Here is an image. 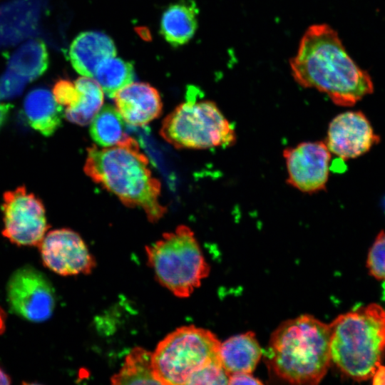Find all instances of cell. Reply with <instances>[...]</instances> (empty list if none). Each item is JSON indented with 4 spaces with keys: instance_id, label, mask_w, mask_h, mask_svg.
Segmentation results:
<instances>
[{
    "instance_id": "6da1fadb",
    "label": "cell",
    "mask_w": 385,
    "mask_h": 385,
    "mask_svg": "<svg viewBox=\"0 0 385 385\" xmlns=\"http://www.w3.org/2000/svg\"><path fill=\"white\" fill-rule=\"evenodd\" d=\"M289 65L299 85L324 93L337 106H353L374 91L370 76L355 63L337 32L326 24L307 29Z\"/></svg>"
},
{
    "instance_id": "7a4b0ae2",
    "label": "cell",
    "mask_w": 385,
    "mask_h": 385,
    "mask_svg": "<svg viewBox=\"0 0 385 385\" xmlns=\"http://www.w3.org/2000/svg\"><path fill=\"white\" fill-rule=\"evenodd\" d=\"M84 171L125 205L143 209L149 221L155 222L165 213L159 200L160 183L153 176L147 156L132 137L111 147L88 148Z\"/></svg>"
},
{
    "instance_id": "3957f363",
    "label": "cell",
    "mask_w": 385,
    "mask_h": 385,
    "mask_svg": "<svg viewBox=\"0 0 385 385\" xmlns=\"http://www.w3.org/2000/svg\"><path fill=\"white\" fill-rule=\"evenodd\" d=\"M331 328L313 316L303 314L282 322L272 333L265 357L281 379L297 384H317L330 366Z\"/></svg>"
},
{
    "instance_id": "277c9868",
    "label": "cell",
    "mask_w": 385,
    "mask_h": 385,
    "mask_svg": "<svg viewBox=\"0 0 385 385\" xmlns=\"http://www.w3.org/2000/svg\"><path fill=\"white\" fill-rule=\"evenodd\" d=\"M329 325L332 361L353 380L372 378L385 355V309L369 304L338 316Z\"/></svg>"
},
{
    "instance_id": "5b68a950",
    "label": "cell",
    "mask_w": 385,
    "mask_h": 385,
    "mask_svg": "<svg viewBox=\"0 0 385 385\" xmlns=\"http://www.w3.org/2000/svg\"><path fill=\"white\" fill-rule=\"evenodd\" d=\"M199 91L189 87L186 100L163 120L160 133L176 148H227L237 140L235 128L211 101L197 100Z\"/></svg>"
},
{
    "instance_id": "8992f818",
    "label": "cell",
    "mask_w": 385,
    "mask_h": 385,
    "mask_svg": "<svg viewBox=\"0 0 385 385\" xmlns=\"http://www.w3.org/2000/svg\"><path fill=\"white\" fill-rule=\"evenodd\" d=\"M145 250L158 282L178 297H189L209 274L198 242L185 225L163 234Z\"/></svg>"
},
{
    "instance_id": "52a82bcc",
    "label": "cell",
    "mask_w": 385,
    "mask_h": 385,
    "mask_svg": "<svg viewBox=\"0 0 385 385\" xmlns=\"http://www.w3.org/2000/svg\"><path fill=\"white\" fill-rule=\"evenodd\" d=\"M220 342L210 331L193 325L176 329L152 353L154 374L160 384H187L195 372L219 359Z\"/></svg>"
},
{
    "instance_id": "ba28073f",
    "label": "cell",
    "mask_w": 385,
    "mask_h": 385,
    "mask_svg": "<svg viewBox=\"0 0 385 385\" xmlns=\"http://www.w3.org/2000/svg\"><path fill=\"white\" fill-rule=\"evenodd\" d=\"M6 292L10 311L27 321H46L54 311L56 297L51 282L43 273L30 265L12 273Z\"/></svg>"
},
{
    "instance_id": "9c48e42d",
    "label": "cell",
    "mask_w": 385,
    "mask_h": 385,
    "mask_svg": "<svg viewBox=\"0 0 385 385\" xmlns=\"http://www.w3.org/2000/svg\"><path fill=\"white\" fill-rule=\"evenodd\" d=\"M2 234L19 246H38L48 225L42 202L24 187L4 195Z\"/></svg>"
},
{
    "instance_id": "30bf717a",
    "label": "cell",
    "mask_w": 385,
    "mask_h": 385,
    "mask_svg": "<svg viewBox=\"0 0 385 385\" xmlns=\"http://www.w3.org/2000/svg\"><path fill=\"white\" fill-rule=\"evenodd\" d=\"M287 183L309 194L326 189L331 152L324 141L303 142L283 150Z\"/></svg>"
},
{
    "instance_id": "8fae6325",
    "label": "cell",
    "mask_w": 385,
    "mask_h": 385,
    "mask_svg": "<svg viewBox=\"0 0 385 385\" xmlns=\"http://www.w3.org/2000/svg\"><path fill=\"white\" fill-rule=\"evenodd\" d=\"M38 247L43 265L59 275L90 274L96 266L81 237L70 229L48 232Z\"/></svg>"
},
{
    "instance_id": "7c38bea8",
    "label": "cell",
    "mask_w": 385,
    "mask_h": 385,
    "mask_svg": "<svg viewBox=\"0 0 385 385\" xmlns=\"http://www.w3.org/2000/svg\"><path fill=\"white\" fill-rule=\"evenodd\" d=\"M380 141L361 111H347L330 122L324 140L328 149L342 160L357 158Z\"/></svg>"
},
{
    "instance_id": "4fadbf2b",
    "label": "cell",
    "mask_w": 385,
    "mask_h": 385,
    "mask_svg": "<svg viewBox=\"0 0 385 385\" xmlns=\"http://www.w3.org/2000/svg\"><path fill=\"white\" fill-rule=\"evenodd\" d=\"M113 98L124 121L131 125H145L162 112L158 91L147 83L132 82L117 91Z\"/></svg>"
},
{
    "instance_id": "5bb4252c",
    "label": "cell",
    "mask_w": 385,
    "mask_h": 385,
    "mask_svg": "<svg viewBox=\"0 0 385 385\" xmlns=\"http://www.w3.org/2000/svg\"><path fill=\"white\" fill-rule=\"evenodd\" d=\"M116 54L115 45L108 36L91 31L79 34L72 41L68 52L75 71L82 76L91 78L101 63Z\"/></svg>"
},
{
    "instance_id": "9a60e30c",
    "label": "cell",
    "mask_w": 385,
    "mask_h": 385,
    "mask_svg": "<svg viewBox=\"0 0 385 385\" xmlns=\"http://www.w3.org/2000/svg\"><path fill=\"white\" fill-rule=\"evenodd\" d=\"M262 355V349L252 332L237 334L220 343L219 359L228 376L252 373Z\"/></svg>"
},
{
    "instance_id": "2e32d148",
    "label": "cell",
    "mask_w": 385,
    "mask_h": 385,
    "mask_svg": "<svg viewBox=\"0 0 385 385\" xmlns=\"http://www.w3.org/2000/svg\"><path fill=\"white\" fill-rule=\"evenodd\" d=\"M24 113L30 126L45 136L52 135L65 115L63 106L44 88L31 91L24 101Z\"/></svg>"
},
{
    "instance_id": "e0dca14e",
    "label": "cell",
    "mask_w": 385,
    "mask_h": 385,
    "mask_svg": "<svg viewBox=\"0 0 385 385\" xmlns=\"http://www.w3.org/2000/svg\"><path fill=\"white\" fill-rule=\"evenodd\" d=\"M198 13V8L192 1L170 5L161 16L160 34L173 46L187 43L196 32Z\"/></svg>"
},
{
    "instance_id": "ac0fdd59",
    "label": "cell",
    "mask_w": 385,
    "mask_h": 385,
    "mask_svg": "<svg viewBox=\"0 0 385 385\" xmlns=\"http://www.w3.org/2000/svg\"><path fill=\"white\" fill-rule=\"evenodd\" d=\"M75 85L79 93L78 101L74 106L66 108L64 116L71 123L86 125L102 108L103 91L91 77L81 76L75 81Z\"/></svg>"
},
{
    "instance_id": "d6986e66",
    "label": "cell",
    "mask_w": 385,
    "mask_h": 385,
    "mask_svg": "<svg viewBox=\"0 0 385 385\" xmlns=\"http://www.w3.org/2000/svg\"><path fill=\"white\" fill-rule=\"evenodd\" d=\"M90 134L103 148L116 145L129 136L125 132L123 118L115 107L108 104L102 106L93 118Z\"/></svg>"
},
{
    "instance_id": "ffe728a7",
    "label": "cell",
    "mask_w": 385,
    "mask_h": 385,
    "mask_svg": "<svg viewBox=\"0 0 385 385\" xmlns=\"http://www.w3.org/2000/svg\"><path fill=\"white\" fill-rule=\"evenodd\" d=\"M111 380L113 384H160L154 374L152 352L142 347L133 348Z\"/></svg>"
},
{
    "instance_id": "44dd1931",
    "label": "cell",
    "mask_w": 385,
    "mask_h": 385,
    "mask_svg": "<svg viewBox=\"0 0 385 385\" xmlns=\"http://www.w3.org/2000/svg\"><path fill=\"white\" fill-rule=\"evenodd\" d=\"M134 68L131 63L115 56L109 58L100 64L93 78L108 97L133 82Z\"/></svg>"
},
{
    "instance_id": "7402d4cb",
    "label": "cell",
    "mask_w": 385,
    "mask_h": 385,
    "mask_svg": "<svg viewBox=\"0 0 385 385\" xmlns=\"http://www.w3.org/2000/svg\"><path fill=\"white\" fill-rule=\"evenodd\" d=\"M48 66V56L44 45L39 41L31 42L21 48L13 57L11 68L25 82L42 73Z\"/></svg>"
},
{
    "instance_id": "603a6c76",
    "label": "cell",
    "mask_w": 385,
    "mask_h": 385,
    "mask_svg": "<svg viewBox=\"0 0 385 385\" xmlns=\"http://www.w3.org/2000/svg\"><path fill=\"white\" fill-rule=\"evenodd\" d=\"M366 267L376 279L385 281V232L376 235L368 252Z\"/></svg>"
},
{
    "instance_id": "cb8c5ba5",
    "label": "cell",
    "mask_w": 385,
    "mask_h": 385,
    "mask_svg": "<svg viewBox=\"0 0 385 385\" xmlns=\"http://www.w3.org/2000/svg\"><path fill=\"white\" fill-rule=\"evenodd\" d=\"M228 378L219 359L192 374L187 384H227Z\"/></svg>"
},
{
    "instance_id": "d4e9b609",
    "label": "cell",
    "mask_w": 385,
    "mask_h": 385,
    "mask_svg": "<svg viewBox=\"0 0 385 385\" xmlns=\"http://www.w3.org/2000/svg\"><path fill=\"white\" fill-rule=\"evenodd\" d=\"M53 94L56 101L66 108L74 106L78 101L79 93L75 83L61 79L53 86Z\"/></svg>"
},
{
    "instance_id": "484cf974",
    "label": "cell",
    "mask_w": 385,
    "mask_h": 385,
    "mask_svg": "<svg viewBox=\"0 0 385 385\" xmlns=\"http://www.w3.org/2000/svg\"><path fill=\"white\" fill-rule=\"evenodd\" d=\"M252 373H237L229 376L228 384H262Z\"/></svg>"
},
{
    "instance_id": "4316f807",
    "label": "cell",
    "mask_w": 385,
    "mask_h": 385,
    "mask_svg": "<svg viewBox=\"0 0 385 385\" xmlns=\"http://www.w3.org/2000/svg\"><path fill=\"white\" fill-rule=\"evenodd\" d=\"M12 106L10 103H0V128L6 123Z\"/></svg>"
},
{
    "instance_id": "83f0119b",
    "label": "cell",
    "mask_w": 385,
    "mask_h": 385,
    "mask_svg": "<svg viewBox=\"0 0 385 385\" xmlns=\"http://www.w3.org/2000/svg\"><path fill=\"white\" fill-rule=\"evenodd\" d=\"M374 380V384H385V367L381 366L371 378Z\"/></svg>"
},
{
    "instance_id": "f1b7e54d",
    "label": "cell",
    "mask_w": 385,
    "mask_h": 385,
    "mask_svg": "<svg viewBox=\"0 0 385 385\" xmlns=\"http://www.w3.org/2000/svg\"><path fill=\"white\" fill-rule=\"evenodd\" d=\"M11 384V379L9 375L0 366V385H8Z\"/></svg>"
},
{
    "instance_id": "f546056e",
    "label": "cell",
    "mask_w": 385,
    "mask_h": 385,
    "mask_svg": "<svg viewBox=\"0 0 385 385\" xmlns=\"http://www.w3.org/2000/svg\"><path fill=\"white\" fill-rule=\"evenodd\" d=\"M6 314L4 309L0 307V335L4 333L6 328Z\"/></svg>"
}]
</instances>
